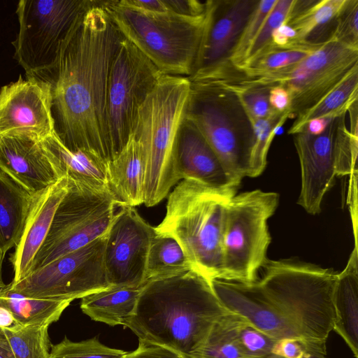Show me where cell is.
I'll list each match as a JSON object with an SVG mask.
<instances>
[{"label":"cell","mask_w":358,"mask_h":358,"mask_svg":"<svg viewBox=\"0 0 358 358\" xmlns=\"http://www.w3.org/2000/svg\"><path fill=\"white\" fill-rule=\"evenodd\" d=\"M124 36L103 1L78 17L50 78L55 132L72 151L83 150L106 166L113 159L106 110L113 56Z\"/></svg>","instance_id":"obj_1"},{"label":"cell","mask_w":358,"mask_h":358,"mask_svg":"<svg viewBox=\"0 0 358 358\" xmlns=\"http://www.w3.org/2000/svg\"><path fill=\"white\" fill-rule=\"evenodd\" d=\"M262 268V277L250 284L211 281L222 305L276 341L326 346L334 322L337 273L291 259H267Z\"/></svg>","instance_id":"obj_2"},{"label":"cell","mask_w":358,"mask_h":358,"mask_svg":"<svg viewBox=\"0 0 358 358\" xmlns=\"http://www.w3.org/2000/svg\"><path fill=\"white\" fill-rule=\"evenodd\" d=\"M229 312L210 283L189 269L148 281L142 287L133 314L122 325L141 341L190 358L213 325Z\"/></svg>","instance_id":"obj_3"},{"label":"cell","mask_w":358,"mask_h":358,"mask_svg":"<svg viewBox=\"0 0 358 358\" xmlns=\"http://www.w3.org/2000/svg\"><path fill=\"white\" fill-rule=\"evenodd\" d=\"M192 92L188 77L163 74L140 106L132 134L144 158L143 204L152 207L177 185L175 148Z\"/></svg>","instance_id":"obj_4"},{"label":"cell","mask_w":358,"mask_h":358,"mask_svg":"<svg viewBox=\"0 0 358 358\" xmlns=\"http://www.w3.org/2000/svg\"><path fill=\"white\" fill-rule=\"evenodd\" d=\"M229 197L192 180H182L169 193L166 212L155 227L180 245L192 269L210 283L222 273V234Z\"/></svg>","instance_id":"obj_5"},{"label":"cell","mask_w":358,"mask_h":358,"mask_svg":"<svg viewBox=\"0 0 358 358\" xmlns=\"http://www.w3.org/2000/svg\"><path fill=\"white\" fill-rule=\"evenodd\" d=\"M103 4L122 36L163 74L184 77L193 74L208 11L203 16L189 17L171 13H146L124 0L103 1Z\"/></svg>","instance_id":"obj_6"},{"label":"cell","mask_w":358,"mask_h":358,"mask_svg":"<svg viewBox=\"0 0 358 358\" xmlns=\"http://www.w3.org/2000/svg\"><path fill=\"white\" fill-rule=\"evenodd\" d=\"M185 119L202 134L230 178L240 185L255 142L249 115L236 92L219 83H191Z\"/></svg>","instance_id":"obj_7"},{"label":"cell","mask_w":358,"mask_h":358,"mask_svg":"<svg viewBox=\"0 0 358 358\" xmlns=\"http://www.w3.org/2000/svg\"><path fill=\"white\" fill-rule=\"evenodd\" d=\"M279 203L276 192L260 189L236 194L227 203L220 280L250 284L267 261L271 242L267 222Z\"/></svg>","instance_id":"obj_8"},{"label":"cell","mask_w":358,"mask_h":358,"mask_svg":"<svg viewBox=\"0 0 358 358\" xmlns=\"http://www.w3.org/2000/svg\"><path fill=\"white\" fill-rule=\"evenodd\" d=\"M92 0H21L14 58L26 77L48 81L79 15Z\"/></svg>","instance_id":"obj_9"},{"label":"cell","mask_w":358,"mask_h":358,"mask_svg":"<svg viewBox=\"0 0 358 358\" xmlns=\"http://www.w3.org/2000/svg\"><path fill=\"white\" fill-rule=\"evenodd\" d=\"M346 113L329 118L318 135L304 131L293 134L301 167L297 203L311 215L320 213L322 201L336 176L357 172L358 137L347 128Z\"/></svg>","instance_id":"obj_10"},{"label":"cell","mask_w":358,"mask_h":358,"mask_svg":"<svg viewBox=\"0 0 358 358\" xmlns=\"http://www.w3.org/2000/svg\"><path fill=\"white\" fill-rule=\"evenodd\" d=\"M356 67L358 48L329 38L299 63L259 76L253 81L285 87L289 96V117H297L317 104Z\"/></svg>","instance_id":"obj_11"},{"label":"cell","mask_w":358,"mask_h":358,"mask_svg":"<svg viewBox=\"0 0 358 358\" xmlns=\"http://www.w3.org/2000/svg\"><path fill=\"white\" fill-rule=\"evenodd\" d=\"M116 206L108 191H92L69 181L31 272L106 234Z\"/></svg>","instance_id":"obj_12"},{"label":"cell","mask_w":358,"mask_h":358,"mask_svg":"<svg viewBox=\"0 0 358 358\" xmlns=\"http://www.w3.org/2000/svg\"><path fill=\"white\" fill-rule=\"evenodd\" d=\"M163 73L124 37L111 62L106 110L113 159L133 131L138 110Z\"/></svg>","instance_id":"obj_13"},{"label":"cell","mask_w":358,"mask_h":358,"mask_svg":"<svg viewBox=\"0 0 358 358\" xmlns=\"http://www.w3.org/2000/svg\"><path fill=\"white\" fill-rule=\"evenodd\" d=\"M105 241L106 234L6 286L29 298L72 301L107 289L110 285L103 264Z\"/></svg>","instance_id":"obj_14"},{"label":"cell","mask_w":358,"mask_h":358,"mask_svg":"<svg viewBox=\"0 0 358 358\" xmlns=\"http://www.w3.org/2000/svg\"><path fill=\"white\" fill-rule=\"evenodd\" d=\"M115 213L106 234L103 264L110 287H141L146 283V264L155 235L134 207Z\"/></svg>","instance_id":"obj_15"},{"label":"cell","mask_w":358,"mask_h":358,"mask_svg":"<svg viewBox=\"0 0 358 358\" xmlns=\"http://www.w3.org/2000/svg\"><path fill=\"white\" fill-rule=\"evenodd\" d=\"M26 78L20 76L0 89V138L26 136L42 140L55 133L51 84Z\"/></svg>","instance_id":"obj_16"},{"label":"cell","mask_w":358,"mask_h":358,"mask_svg":"<svg viewBox=\"0 0 358 358\" xmlns=\"http://www.w3.org/2000/svg\"><path fill=\"white\" fill-rule=\"evenodd\" d=\"M256 0H209L207 21L194 73L228 62Z\"/></svg>","instance_id":"obj_17"},{"label":"cell","mask_w":358,"mask_h":358,"mask_svg":"<svg viewBox=\"0 0 358 358\" xmlns=\"http://www.w3.org/2000/svg\"><path fill=\"white\" fill-rule=\"evenodd\" d=\"M175 161L180 180H192L233 197L239 185L234 182L208 143L184 119L176 143Z\"/></svg>","instance_id":"obj_18"},{"label":"cell","mask_w":358,"mask_h":358,"mask_svg":"<svg viewBox=\"0 0 358 358\" xmlns=\"http://www.w3.org/2000/svg\"><path fill=\"white\" fill-rule=\"evenodd\" d=\"M0 170L32 194L60 179L41 140L26 136L0 138Z\"/></svg>","instance_id":"obj_19"},{"label":"cell","mask_w":358,"mask_h":358,"mask_svg":"<svg viewBox=\"0 0 358 358\" xmlns=\"http://www.w3.org/2000/svg\"><path fill=\"white\" fill-rule=\"evenodd\" d=\"M69 187L66 178L32 196V201L21 238L10 258L16 283L31 272L34 260L49 232L56 209Z\"/></svg>","instance_id":"obj_20"},{"label":"cell","mask_w":358,"mask_h":358,"mask_svg":"<svg viewBox=\"0 0 358 358\" xmlns=\"http://www.w3.org/2000/svg\"><path fill=\"white\" fill-rule=\"evenodd\" d=\"M108 191L117 206L143 204L145 165L142 148L131 134L119 154L106 166Z\"/></svg>","instance_id":"obj_21"},{"label":"cell","mask_w":358,"mask_h":358,"mask_svg":"<svg viewBox=\"0 0 358 358\" xmlns=\"http://www.w3.org/2000/svg\"><path fill=\"white\" fill-rule=\"evenodd\" d=\"M41 141L59 178L92 191H108L104 164L85 151L69 150L55 132Z\"/></svg>","instance_id":"obj_22"},{"label":"cell","mask_w":358,"mask_h":358,"mask_svg":"<svg viewBox=\"0 0 358 358\" xmlns=\"http://www.w3.org/2000/svg\"><path fill=\"white\" fill-rule=\"evenodd\" d=\"M333 330L358 358V253L357 245L345 268L337 273L333 292Z\"/></svg>","instance_id":"obj_23"},{"label":"cell","mask_w":358,"mask_h":358,"mask_svg":"<svg viewBox=\"0 0 358 358\" xmlns=\"http://www.w3.org/2000/svg\"><path fill=\"white\" fill-rule=\"evenodd\" d=\"M32 196L0 170V250L4 257L21 238Z\"/></svg>","instance_id":"obj_24"},{"label":"cell","mask_w":358,"mask_h":358,"mask_svg":"<svg viewBox=\"0 0 358 358\" xmlns=\"http://www.w3.org/2000/svg\"><path fill=\"white\" fill-rule=\"evenodd\" d=\"M141 289L111 286L83 296L80 308L92 320L122 325L133 314Z\"/></svg>","instance_id":"obj_25"},{"label":"cell","mask_w":358,"mask_h":358,"mask_svg":"<svg viewBox=\"0 0 358 358\" xmlns=\"http://www.w3.org/2000/svg\"><path fill=\"white\" fill-rule=\"evenodd\" d=\"M345 0H294L285 24L296 33L287 48L309 43L311 36L330 24L335 25L336 17Z\"/></svg>","instance_id":"obj_26"},{"label":"cell","mask_w":358,"mask_h":358,"mask_svg":"<svg viewBox=\"0 0 358 358\" xmlns=\"http://www.w3.org/2000/svg\"><path fill=\"white\" fill-rule=\"evenodd\" d=\"M72 300L33 299L0 289V306L8 310L22 326H48L57 322Z\"/></svg>","instance_id":"obj_27"},{"label":"cell","mask_w":358,"mask_h":358,"mask_svg":"<svg viewBox=\"0 0 358 358\" xmlns=\"http://www.w3.org/2000/svg\"><path fill=\"white\" fill-rule=\"evenodd\" d=\"M358 97V67L354 69L328 95L312 108L296 117L288 130L289 134L299 132L313 119H329L347 113Z\"/></svg>","instance_id":"obj_28"},{"label":"cell","mask_w":358,"mask_h":358,"mask_svg":"<svg viewBox=\"0 0 358 358\" xmlns=\"http://www.w3.org/2000/svg\"><path fill=\"white\" fill-rule=\"evenodd\" d=\"M189 269L191 265L179 243L171 236L155 233L147 259L146 282Z\"/></svg>","instance_id":"obj_29"},{"label":"cell","mask_w":358,"mask_h":358,"mask_svg":"<svg viewBox=\"0 0 358 358\" xmlns=\"http://www.w3.org/2000/svg\"><path fill=\"white\" fill-rule=\"evenodd\" d=\"M320 44L307 43L290 48L268 46L254 57L246 60L240 67L234 66L243 76H259L299 63Z\"/></svg>","instance_id":"obj_30"},{"label":"cell","mask_w":358,"mask_h":358,"mask_svg":"<svg viewBox=\"0 0 358 358\" xmlns=\"http://www.w3.org/2000/svg\"><path fill=\"white\" fill-rule=\"evenodd\" d=\"M190 358H247L238 344L231 312L213 325L202 345Z\"/></svg>","instance_id":"obj_31"},{"label":"cell","mask_w":358,"mask_h":358,"mask_svg":"<svg viewBox=\"0 0 358 358\" xmlns=\"http://www.w3.org/2000/svg\"><path fill=\"white\" fill-rule=\"evenodd\" d=\"M289 117V111L275 110L263 119H251L255 134V142L251 151L247 177L259 176L264 171L267 155L275 131Z\"/></svg>","instance_id":"obj_32"},{"label":"cell","mask_w":358,"mask_h":358,"mask_svg":"<svg viewBox=\"0 0 358 358\" xmlns=\"http://www.w3.org/2000/svg\"><path fill=\"white\" fill-rule=\"evenodd\" d=\"M48 329V326H24L4 332L15 358H50Z\"/></svg>","instance_id":"obj_33"},{"label":"cell","mask_w":358,"mask_h":358,"mask_svg":"<svg viewBox=\"0 0 358 358\" xmlns=\"http://www.w3.org/2000/svg\"><path fill=\"white\" fill-rule=\"evenodd\" d=\"M232 315L238 344L247 358H276L273 354L276 340L241 315L234 313Z\"/></svg>","instance_id":"obj_34"},{"label":"cell","mask_w":358,"mask_h":358,"mask_svg":"<svg viewBox=\"0 0 358 358\" xmlns=\"http://www.w3.org/2000/svg\"><path fill=\"white\" fill-rule=\"evenodd\" d=\"M127 352L102 344L96 336L75 342L67 337L51 344L50 358H122Z\"/></svg>","instance_id":"obj_35"},{"label":"cell","mask_w":358,"mask_h":358,"mask_svg":"<svg viewBox=\"0 0 358 358\" xmlns=\"http://www.w3.org/2000/svg\"><path fill=\"white\" fill-rule=\"evenodd\" d=\"M275 2L276 0H261L257 1L229 59V62L233 66L239 67L245 62L249 50L257 38L264 22Z\"/></svg>","instance_id":"obj_36"},{"label":"cell","mask_w":358,"mask_h":358,"mask_svg":"<svg viewBox=\"0 0 358 358\" xmlns=\"http://www.w3.org/2000/svg\"><path fill=\"white\" fill-rule=\"evenodd\" d=\"M208 82L221 84L236 92L250 120L265 118L273 110L269 103V92L273 86L241 85L219 81Z\"/></svg>","instance_id":"obj_37"},{"label":"cell","mask_w":358,"mask_h":358,"mask_svg":"<svg viewBox=\"0 0 358 358\" xmlns=\"http://www.w3.org/2000/svg\"><path fill=\"white\" fill-rule=\"evenodd\" d=\"M294 1V0H276L253 42L245 62L271 45L273 33L280 26L285 24Z\"/></svg>","instance_id":"obj_38"},{"label":"cell","mask_w":358,"mask_h":358,"mask_svg":"<svg viewBox=\"0 0 358 358\" xmlns=\"http://www.w3.org/2000/svg\"><path fill=\"white\" fill-rule=\"evenodd\" d=\"M330 39L358 48V0H345L336 17Z\"/></svg>","instance_id":"obj_39"},{"label":"cell","mask_w":358,"mask_h":358,"mask_svg":"<svg viewBox=\"0 0 358 358\" xmlns=\"http://www.w3.org/2000/svg\"><path fill=\"white\" fill-rule=\"evenodd\" d=\"M169 13L189 17L203 16L207 13L209 0H164Z\"/></svg>","instance_id":"obj_40"},{"label":"cell","mask_w":358,"mask_h":358,"mask_svg":"<svg viewBox=\"0 0 358 358\" xmlns=\"http://www.w3.org/2000/svg\"><path fill=\"white\" fill-rule=\"evenodd\" d=\"M122 358H185L180 354L161 345L139 340L138 347Z\"/></svg>","instance_id":"obj_41"},{"label":"cell","mask_w":358,"mask_h":358,"mask_svg":"<svg viewBox=\"0 0 358 358\" xmlns=\"http://www.w3.org/2000/svg\"><path fill=\"white\" fill-rule=\"evenodd\" d=\"M269 103L271 108L276 111L288 110L289 106L288 92L281 85L273 86L269 92Z\"/></svg>","instance_id":"obj_42"},{"label":"cell","mask_w":358,"mask_h":358,"mask_svg":"<svg viewBox=\"0 0 358 358\" xmlns=\"http://www.w3.org/2000/svg\"><path fill=\"white\" fill-rule=\"evenodd\" d=\"M296 35V31L291 27L283 24L273 33L271 45L275 48H287Z\"/></svg>","instance_id":"obj_43"},{"label":"cell","mask_w":358,"mask_h":358,"mask_svg":"<svg viewBox=\"0 0 358 358\" xmlns=\"http://www.w3.org/2000/svg\"><path fill=\"white\" fill-rule=\"evenodd\" d=\"M124 1L135 8L149 13H169L164 0H124Z\"/></svg>","instance_id":"obj_44"},{"label":"cell","mask_w":358,"mask_h":358,"mask_svg":"<svg viewBox=\"0 0 358 358\" xmlns=\"http://www.w3.org/2000/svg\"><path fill=\"white\" fill-rule=\"evenodd\" d=\"M329 120V118H319L311 120L304 125V127L299 132L304 131L312 135H318L324 131Z\"/></svg>","instance_id":"obj_45"},{"label":"cell","mask_w":358,"mask_h":358,"mask_svg":"<svg viewBox=\"0 0 358 358\" xmlns=\"http://www.w3.org/2000/svg\"><path fill=\"white\" fill-rule=\"evenodd\" d=\"M22 327L8 310L0 306V328L14 330Z\"/></svg>","instance_id":"obj_46"},{"label":"cell","mask_w":358,"mask_h":358,"mask_svg":"<svg viewBox=\"0 0 358 358\" xmlns=\"http://www.w3.org/2000/svg\"><path fill=\"white\" fill-rule=\"evenodd\" d=\"M0 358H15L2 328H0Z\"/></svg>","instance_id":"obj_47"},{"label":"cell","mask_w":358,"mask_h":358,"mask_svg":"<svg viewBox=\"0 0 358 358\" xmlns=\"http://www.w3.org/2000/svg\"><path fill=\"white\" fill-rule=\"evenodd\" d=\"M5 257L2 255L0 250V289L3 288L6 285L4 283L2 278V265Z\"/></svg>","instance_id":"obj_48"}]
</instances>
